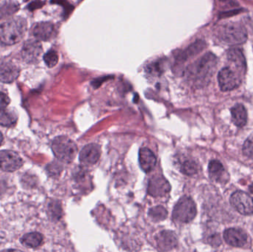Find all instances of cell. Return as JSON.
I'll use <instances>...</instances> for the list:
<instances>
[{
	"mask_svg": "<svg viewBox=\"0 0 253 252\" xmlns=\"http://www.w3.org/2000/svg\"><path fill=\"white\" fill-rule=\"evenodd\" d=\"M217 62L218 60L215 55L206 53L187 68L186 75L196 82H202L211 78L216 69Z\"/></svg>",
	"mask_w": 253,
	"mask_h": 252,
	"instance_id": "6da1fadb",
	"label": "cell"
},
{
	"mask_svg": "<svg viewBox=\"0 0 253 252\" xmlns=\"http://www.w3.org/2000/svg\"><path fill=\"white\" fill-rule=\"evenodd\" d=\"M27 22L24 18L10 19L0 25V46H10L19 42L25 36Z\"/></svg>",
	"mask_w": 253,
	"mask_h": 252,
	"instance_id": "7a4b0ae2",
	"label": "cell"
},
{
	"mask_svg": "<svg viewBox=\"0 0 253 252\" xmlns=\"http://www.w3.org/2000/svg\"><path fill=\"white\" fill-rule=\"evenodd\" d=\"M218 36L221 41L229 45H239L248 39V32L243 25L237 22H228L220 27Z\"/></svg>",
	"mask_w": 253,
	"mask_h": 252,
	"instance_id": "3957f363",
	"label": "cell"
},
{
	"mask_svg": "<svg viewBox=\"0 0 253 252\" xmlns=\"http://www.w3.org/2000/svg\"><path fill=\"white\" fill-rule=\"evenodd\" d=\"M52 150L55 156L64 163H71L77 156V144L66 136H59L52 143Z\"/></svg>",
	"mask_w": 253,
	"mask_h": 252,
	"instance_id": "277c9868",
	"label": "cell"
},
{
	"mask_svg": "<svg viewBox=\"0 0 253 252\" xmlns=\"http://www.w3.org/2000/svg\"><path fill=\"white\" fill-rule=\"evenodd\" d=\"M197 214L196 204L190 197L184 196L178 201L172 212L175 221L187 223L195 218Z\"/></svg>",
	"mask_w": 253,
	"mask_h": 252,
	"instance_id": "5b68a950",
	"label": "cell"
},
{
	"mask_svg": "<svg viewBox=\"0 0 253 252\" xmlns=\"http://www.w3.org/2000/svg\"><path fill=\"white\" fill-rule=\"evenodd\" d=\"M232 206L244 216L253 214V199L251 195L242 191H237L230 198Z\"/></svg>",
	"mask_w": 253,
	"mask_h": 252,
	"instance_id": "8992f818",
	"label": "cell"
},
{
	"mask_svg": "<svg viewBox=\"0 0 253 252\" xmlns=\"http://www.w3.org/2000/svg\"><path fill=\"white\" fill-rule=\"evenodd\" d=\"M170 190V184L163 176H153L149 180L147 192L154 198L165 196Z\"/></svg>",
	"mask_w": 253,
	"mask_h": 252,
	"instance_id": "52a82bcc",
	"label": "cell"
},
{
	"mask_svg": "<svg viewBox=\"0 0 253 252\" xmlns=\"http://www.w3.org/2000/svg\"><path fill=\"white\" fill-rule=\"evenodd\" d=\"M23 164L19 154L13 151L2 150L0 152V169L3 171L11 172L19 170Z\"/></svg>",
	"mask_w": 253,
	"mask_h": 252,
	"instance_id": "ba28073f",
	"label": "cell"
},
{
	"mask_svg": "<svg viewBox=\"0 0 253 252\" xmlns=\"http://www.w3.org/2000/svg\"><path fill=\"white\" fill-rule=\"evenodd\" d=\"M42 53L41 43L39 40H29L24 44L22 56L27 63H37Z\"/></svg>",
	"mask_w": 253,
	"mask_h": 252,
	"instance_id": "9c48e42d",
	"label": "cell"
},
{
	"mask_svg": "<svg viewBox=\"0 0 253 252\" xmlns=\"http://www.w3.org/2000/svg\"><path fill=\"white\" fill-rule=\"evenodd\" d=\"M101 155V149L96 144L86 145L80 153V161L83 165L86 167L94 165Z\"/></svg>",
	"mask_w": 253,
	"mask_h": 252,
	"instance_id": "30bf717a",
	"label": "cell"
},
{
	"mask_svg": "<svg viewBox=\"0 0 253 252\" xmlns=\"http://www.w3.org/2000/svg\"><path fill=\"white\" fill-rule=\"evenodd\" d=\"M220 88L222 91H230L239 86V80L230 68H224L220 71L218 76Z\"/></svg>",
	"mask_w": 253,
	"mask_h": 252,
	"instance_id": "8fae6325",
	"label": "cell"
},
{
	"mask_svg": "<svg viewBox=\"0 0 253 252\" xmlns=\"http://www.w3.org/2000/svg\"><path fill=\"white\" fill-rule=\"evenodd\" d=\"M158 248L162 251H170L176 247V235L171 231L165 230L159 232L156 237Z\"/></svg>",
	"mask_w": 253,
	"mask_h": 252,
	"instance_id": "7c38bea8",
	"label": "cell"
},
{
	"mask_svg": "<svg viewBox=\"0 0 253 252\" xmlns=\"http://www.w3.org/2000/svg\"><path fill=\"white\" fill-rule=\"evenodd\" d=\"M224 241L227 244L234 247H242L247 244L248 235L240 229L232 228L224 233Z\"/></svg>",
	"mask_w": 253,
	"mask_h": 252,
	"instance_id": "4fadbf2b",
	"label": "cell"
},
{
	"mask_svg": "<svg viewBox=\"0 0 253 252\" xmlns=\"http://www.w3.org/2000/svg\"><path fill=\"white\" fill-rule=\"evenodd\" d=\"M19 70L16 65L5 61H0V81L11 83L19 77Z\"/></svg>",
	"mask_w": 253,
	"mask_h": 252,
	"instance_id": "5bb4252c",
	"label": "cell"
},
{
	"mask_svg": "<svg viewBox=\"0 0 253 252\" xmlns=\"http://www.w3.org/2000/svg\"><path fill=\"white\" fill-rule=\"evenodd\" d=\"M208 170H209L210 178L213 181L224 183L228 181L230 179V176L223 167L222 164L217 160H212L210 162Z\"/></svg>",
	"mask_w": 253,
	"mask_h": 252,
	"instance_id": "9a60e30c",
	"label": "cell"
},
{
	"mask_svg": "<svg viewBox=\"0 0 253 252\" xmlns=\"http://www.w3.org/2000/svg\"><path fill=\"white\" fill-rule=\"evenodd\" d=\"M156 157L150 149L142 147L139 150V164L144 173H150L156 165Z\"/></svg>",
	"mask_w": 253,
	"mask_h": 252,
	"instance_id": "2e32d148",
	"label": "cell"
},
{
	"mask_svg": "<svg viewBox=\"0 0 253 252\" xmlns=\"http://www.w3.org/2000/svg\"><path fill=\"white\" fill-rule=\"evenodd\" d=\"M33 34L39 41L50 40L55 34L54 25L50 22H40L34 27Z\"/></svg>",
	"mask_w": 253,
	"mask_h": 252,
	"instance_id": "e0dca14e",
	"label": "cell"
},
{
	"mask_svg": "<svg viewBox=\"0 0 253 252\" xmlns=\"http://www.w3.org/2000/svg\"><path fill=\"white\" fill-rule=\"evenodd\" d=\"M206 47V44L202 40H198L195 41L193 44H190L188 47L183 50L179 55H178L177 60L180 62H184L191 58L194 57L196 55L202 51Z\"/></svg>",
	"mask_w": 253,
	"mask_h": 252,
	"instance_id": "ac0fdd59",
	"label": "cell"
},
{
	"mask_svg": "<svg viewBox=\"0 0 253 252\" xmlns=\"http://www.w3.org/2000/svg\"><path fill=\"white\" fill-rule=\"evenodd\" d=\"M232 121L235 125L243 127L248 122V112L243 105L238 104L231 109Z\"/></svg>",
	"mask_w": 253,
	"mask_h": 252,
	"instance_id": "d6986e66",
	"label": "cell"
},
{
	"mask_svg": "<svg viewBox=\"0 0 253 252\" xmlns=\"http://www.w3.org/2000/svg\"><path fill=\"white\" fill-rule=\"evenodd\" d=\"M42 241L43 237L41 234L38 232H31L24 235L21 239V243L27 248L34 249L40 247Z\"/></svg>",
	"mask_w": 253,
	"mask_h": 252,
	"instance_id": "ffe728a7",
	"label": "cell"
},
{
	"mask_svg": "<svg viewBox=\"0 0 253 252\" xmlns=\"http://www.w3.org/2000/svg\"><path fill=\"white\" fill-rule=\"evenodd\" d=\"M227 58L230 62L241 68H246V61L240 49H231L227 52Z\"/></svg>",
	"mask_w": 253,
	"mask_h": 252,
	"instance_id": "44dd1931",
	"label": "cell"
},
{
	"mask_svg": "<svg viewBox=\"0 0 253 252\" xmlns=\"http://www.w3.org/2000/svg\"><path fill=\"white\" fill-rule=\"evenodd\" d=\"M17 120L16 114L8 109L0 108V125L4 127H11Z\"/></svg>",
	"mask_w": 253,
	"mask_h": 252,
	"instance_id": "7402d4cb",
	"label": "cell"
},
{
	"mask_svg": "<svg viewBox=\"0 0 253 252\" xmlns=\"http://www.w3.org/2000/svg\"><path fill=\"white\" fill-rule=\"evenodd\" d=\"M168 211L165 207L162 206L153 207L149 210L148 216L153 221L158 222L163 221L168 217Z\"/></svg>",
	"mask_w": 253,
	"mask_h": 252,
	"instance_id": "603a6c76",
	"label": "cell"
},
{
	"mask_svg": "<svg viewBox=\"0 0 253 252\" xmlns=\"http://www.w3.org/2000/svg\"><path fill=\"white\" fill-rule=\"evenodd\" d=\"M199 170V166L192 160H186L180 165V171L187 176H193L196 174Z\"/></svg>",
	"mask_w": 253,
	"mask_h": 252,
	"instance_id": "cb8c5ba5",
	"label": "cell"
},
{
	"mask_svg": "<svg viewBox=\"0 0 253 252\" xmlns=\"http://www.w3.org/2000/svg\"><path fill=\"white\" fill-rule=\"evenodd\" d=\"M19 10V4L12 1H7L0 6V19L7 17Z\"/></svg>",
	"mask_w": 253,
	"mask_h": 252,
	"instance_id": "d4e9b609",
	"label": "cell"
},
{
	"mask_svg": "<svg viewBox=\"0 0 253 252\" xmlns=\"http://www.w3.org/2000/svg\"><path fill=\"white\" fill-rule=\"evenodd\" d=\"M44 63L48 68H52L56 66L59 62V56H58L57 52L53 50H49L44 54Z\"/></svg>",
	"mask_w": 253,
	"mask_h": 252,
	"instance_id": "484cf974",
	"label": "cell"
},
{
	"mask_svg": "<svg viewBox=\"0 0 253 252\" xmlns=\"http://www.w3.org/2000/svg\"><path fill=\"white\" fill-rule=\"evenodd\" d=\"M243 152L246 156L253 158V133L248 137L244 144Z\"/></svg>",
	"mask_w": 253,
	"mask_h": 252,
	"instance_id": "4316f807",
	"label": "cell"
},
{
	"mask_svg": "<svg viewBox=\"0 0 253 252\" xmlns=\"http://www.w3.org/2000/svg\"><path fill=\"white\" fill-rule=\"evenodd\" d=\"M49 210L51 213V216L54 218L59 219L62 216V207L57 201H53L49 206Z\"/></svg>",
	"mask_w": 253,
	"mask_h": 252,
	"instance_id": "83f0119b",
	"label": "cell"
},
{
	"mask_svg": "<svg viewBox=\"0 0 253 252\" xmlns=\"http://www.w3.org/2000/svg\"><path fill=\"white\" fill-rule=\"evenodd\" d=\"M10 103V99L7 95L0 92V108H4Z\"/></svg>",
	"mask_w": 253,
	"mask_h": 252,
	"instance_id": "f1b7e54d",
	"label": "cell"
},
{
	"mask_svg": "<svg viewBox=\"0 0 253 252\" xmlns=\"http://www.w3.org/2000/svg\"><path fill=\"white\" fill-rule=\"evenodd\" d=\"M108 78H110L109 76L103 77L102 78H99V79L95 80V81L93 82V84L96 87H99V86L100 85V84H102L103 81H105V80L108 79Z\"/></svg>",
	"mask_w": 253,
	"mask_h": 252,
	"instance_id": "f546056e",
	"label": "cell"
},
{
	"mask_svg": "<svg viewBox=\"0 0 253 252\" xmlns=\"http://www.w3.org/2000/svg\"><path fill=\"white\" fill-rule=\"evenodd\" d=\"M2 142H3L2 134H1V133H0V145L1 144V143H2Z\"/></svg>",
	"mask_w": 253,
	"mask_h": 252,
	"instance_id": "4dcf8cb0",
	"label": "cell"
},
{
	"mask_svg": "<svg viewBox=\"0 0 253 252\" xmlns=\"http://www.w3.org/2000/svg\"><path fill=\"white\" fill-rule=\"evenodd\" d=\"M250 191H251V192H252V193H253V183L252 185H251V186H250Z\"/></svg>",
	"mask_w": 253,
	"mask_h": 252,
	"instance_id": "1f68e13d",
	"label": "cell"
}]
</instances>
